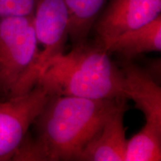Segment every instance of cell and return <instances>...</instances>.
<instances>
[{
    "label": "cell",
    "mask_w": 161,
    "mask_h": 161,
    "mask_svg": "<svg viewBox=\"0 0 161 161\" xmlns=\"http://www.w3.org/2000/svg\"><path fill=\"white\" fill-rule=\"evenodd\" d=\"M39 54L32 72L35 86L40 72L50 60L64 53L69 37V14L64 0H39L33 15Z\"/></svg>",
    "instance_id": "obj_5"
},
{
    "label": "cell",
    "mask_w": 161,
    "mask_h": 161,
    "mask_svg": "<svg viewBox=\"0 0 161 161\" xmlns=\"http://www.w3.org/2000/svg\"><path fill=\"white\" fill-rule=\"evenodd\" d=\"M122 69L126 98L143 113L146 123L161 128V88L146 70L126 60Z\"/></svg>",
    "instance_id": "obj_8"
},
{
    "label": "cell",
    "mask_w": 161,
    "mask_h": 161,
    "mask_svg": "<svg viewBox=\"0 0 161 161\" xmlns=\"http://www.w3.org/2000/svg\"><path fill=\"white\" fill-rule=\"evenodd\" d=\"M109 53H117L130 60L141 54L161 50V16L146 25L125 32L103 47Z\"/></svg>",
    "instance_id": "obj_9"
},
{
    "label": "cell",
    "mask_w": 161,
    "mask_h": 161,
    "mask_svg": "<svg viewBox=\"0 0 161 161\" xmlns=\"http://www.w3.org/2000/svg\"><path fill=\"white\" fill-rule=\"evenodd\" d=\"M128 108L125 99L86 145L79 160L125 161L128 140L123 119Z\"/></svg>",
    "instance_id": "obj_7"
},
{
    "label": "cell",
    "mask_w": 161,
    "mask_h": 161,
    "mask_svg": "<svg viewBox=\"0 0 161 161\" xmlns=\"http://www.w3.org/2000/svg\"><path fill=\"white\" fill-rule=\"evenodd\" d=\"M125 99L51 96L33 122L35 136H25L12 160H79L86 145Z\"/></svg>",
    "instance_id": "obj_1"
},
{
    "label": "cell",
    "mask_w": 161,
    "mask_h": 161,
    "mask_svg": "<svg viewBox=\"0 0 161 161\" xmlns=\"http://www.w3.org/2000/svg\"><path fill=\"white\" fill-rule=\"evenodd\" d=\"M161 128L145 123L137 134L128 140L125 161H160Z\"/></svg>",
    "instance_id": "obj_11"
},
{
    "label": "cell",
    "mask_w": 161,
    "mask_h": 161,
    "mask_svg": "<svg viewBox=\"0 0 161 161\" xmlns=\"http://www.w3.org/2000/svg\"><path fill=\"white\" fill-rule=\"evenodd\" d=\"M39 0H0V17L33 16Z\"/></svg>",
    "instance_id": "obj_12"
},
{
    "label": "cell",
    "mask_w": 161,
    "mask_h": 161,
    "mask_svg": "<svg viewBox=\"0 0 161 161\" xmlns=\"http://www.w3.org/2000/svg\"><path fill=\"white\" fill-rule=\"evenodd\" d=\"M37 84L50 96L126 98L122 69L100 46H74L69 53L53 58L40 72Z\"/></svg>",
    "instance_id": "obj_2"
},
{
    "label": "cell",
    "mask_w": 161,
    "mask_h": 161,
    "mask_svg": "<svg viewBox=\"0 0 161 161\" xmlns=\"http://www.w3.org/2000/svg\"><path fill=\"white\" fill-rule=\"evenodd\" d=\"M107 0H64L69 19V37L74 46H83Z\"/></svg>",
    "instance_id": "obj_10"
},
{
    "label": "cell",
    "mask_w": 161,
    "mask_h": 161,
    "mask_svg": "<svg viewBox=\"0 0 161 161\" xmlns=\"http://www.w3.org/2000/svg\"><path fill=\"white\" fill-rule=\"evenodd\" d=\"M161 0H111L96 25L98 46L160 15Z\"/></svg>",
    "instance_id": "obj_6"
},
{
    "label": "cell",
    "mask_w": 161,
    "mask_h": 161,
    "mask_svg": "<svg viewBox=\"0 0 161 161\" xmlns=\"http://www.w3.org/2000/svg\"><path fill=\"white\" fill-rule=\"evenodd\" d=\"M38 54L33 16L0 17V94L14 97L34 87Z\"/></svg>",
    "instance_id": "obj_3"
},
{
    "label": "cell",
    "mask_w": 161,
    "mask_h": 161,
    "mask_svg": "<svg viewBox=\"0 0 161 161\" xmlns=\"http://www.w3.org/2000/svg\"><path fill=\"white\" fill-rule=\"evenodd\" d=\"M50 96L37 84L25 93L0 102V160H12Z\"/></svg>",
    "instance_id": "obj_4"
}]
</instances>
